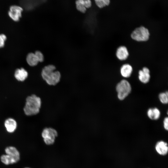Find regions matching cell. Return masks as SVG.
I'll use <instances>...</instances> for the list:
<instances>
[{
    "instance_id": "obj_1",
    "label": "cell",
    "mask_w": 168,
    "mask_h": 168,
    "mask_svg": "<svg viewBox=\"0 0 168 168\" xmlns=\"http://www.w3.org/2000/svg\"><path fill=\"white\" fill-rule=\"evenodd\" d=\"M41 76L43 79L49 85L55 86L60 81L61 74L57 69L56 66L54 64H47L42 68Z\"/></svg>"
},
{
    "instance_id": "obj_2",
    "label": "cell",
    "mask_w": 168,
    "mask_h": 168,
    "mask_svg": "<svg viewBox=\"0 0 168 168\" xmlns=\"http://www.w3.org/2000/svg\"><path fill=\"white\" fill-rule=\"evenodd\" d=\"M41 105V99L35 94L27 97L23 110L27 116H32L38 114L40 112Z\"/></svg>"
},
{
    "instance_id": "obj_3",
    "label": "cell",
    "mask_w": 168,
    "mask_h": 168,
    "mask_svg": "<svg viewBox=\"0 0 168 168\" xmlns=\"http://www.w3.org/2000/svg\"><path fill=\"white\" fill-rule=\"evenodd\" d=\"M116 90L118 99L123 100L130 93L132 88L130 83L127 80L123 79L117 84Z\"/></svg>"
},
{
    "instance_id": "obj_4",
    "label": "cell",
    "mask_w": 168,
    "mask_h": 168,
    "mask_svg": "<svg viewBox=\"0 0 168 168\" xmlns=\"http://www.w3.org/2000/svg\"><path fill=\"white\" fill-rule=\"evenodd\" d=\"M150 35V33L148 29L144 26H140L136 28L132 32L131 37L135 41L142 42L147 41Z\"/></svg>"
},
{
    "instance_id": "obj_5",
    "label": "cell",
    "mask_w": 168,
    "mask_h": 168,
    "mask_svg": "<svg viewBox=\"0 0 168 168\" xmlns=\"http://www.w3.org/2000/svg\"><path fill=\"white\" fill-rule=\"evenodd\" d=\"M58 135L57 131L52 128H44L41 133V136L44 142L47 145H51L54 144Z\"/></svg>"
},
{
    "instance_id": "obj_6",
    "label": "cell",
    "mask_w": 168,
    "mask_h": 168,
    "mask_svg": "<svg viewBox=\"0 0 168 168\" xmlns=\"http://www.w3.org/2000/svg\"><path fill=\"white\" fill-rule=\"evenodd\" d=\"M23 10L21 7L15 5L12 6L8 11L9 16L13 21H18L21 17Z\"/></svg>"
},
{
    "instance_id": "obj_7",
    "label": "cell",
    "mask_w": 168,
    "mask_h": 168,
    "mask_svg": "<svg viewBox=\"0 0 168 168\" xmlns=\"http://www.w3.org/2000/svg\"><path fill=\"white\" fill-rule=\"evenodd\" d=\"M45 1V0H20V2L24 9L30 11Z\"/></svg>"
},
{
    "instance_id": "obj_8",
    "label": "cell",
    "mask_w": 168,
    "mask_h": 168,
    "mask_svg": "<svg viewBox=\"0 0 168 168\" xmlns=\"http://www.w3.org/2000/svg\"><path fill=\"white\" fill-rule=\"evenodd\" d=\"M75 3L77 10L82 13H85L87 9L92 6L91 0H76Z\"/></svg>"
},
{
    "instance_id": "obj_9",
    "label": "cell",
    "mask_w": 168,
    "mask_h": 168,
    "mask_svg": "<svg viewBox=\"0 0 168 168\" xmlns=\"http://www.w3.org/2000/svg\"><path fill=\"white\" fill-rule=\"evenodd\" d=\"M138 74V79L142 83L146 84L149 81L151 76L150 70L148 68H143L139 71Z\"/></svg>"
},
{
    "instance_id": "obj_10",
    "label": "cell",
    "mask_w": 168,
    "mask_h": 168,
    "mask_svg": "<svg viewBox=\"0 0 168 168\" xmlns=\"http://www.w3.org/2000/svg\"><path fill=\"white\" fill-rule=\"evenodd\" d=\"M129 55L128 49L125 46H120L116 49V56L117 58L120 61H124L127 59Z\"/></svg>"
},
{
    "instance_id": "obj_11",
    "label": "cell",
    "mask_w": 168,
    "mask_h": 168,
    "mask_svg": "<svg viewBox=\"0 0 168 168\" xmlns=\"http://www.w3.org/2000/svg\"><path fill=\"white\" fill-rule=\"evenodd\" d=\"M4 125L7 131L10 133L14 132L17 128V122L15 120L12 118L7 119L4 122Z\"/></svg>"
},
{
    "instance_id": "obj_12",
    "label": "cell",
    "mask_w": 168,
    "mask_h": 168,
    "mask_svg": "<svg viewBox=\"0 0 168 168\" xmlns=\"http://www.w3.org/2000/svg\"><path fill=\"white\" fill-rule=\"evenodd\" d=\"M155 149L157 153L160 155L164 156L168 152L167 143L163 141L158 142L155 145Z\"/></svg>"
},
{
    "instance_id": "obj_13",
    "label": "cell",
    "mask_w": 168,
    "mask_h": 168,
    "mask_svg": "<svg viewBox=\"0 0 168 168\" xmlns=\"http://www.w3.org/2000/svg\"><path fill=\"white\" fill-rule=\"evenodd\" d=\"M133 71L132 66L128 63L123 64L121 67L120 70L121 75L125 78L130 77Z\"/></svg>"
},
{
    "instance_id": "obj_14",
    "label": "cell",
    "mask_w": 168,
    "mask_h": 168,
    "mask_svg": "<svg viewBox=\"0 0 168 168\" xmlns=\"http://www.w3.org/2000/svg\"><path fill=\"white\" fill-rule=\"evenodd\" d=\"M5 152L6 154L14 158L18 161L20 160V153L16 147L12 146H8L5 148Z\"/></svg>"
},
{
    "instance_id": "obj_15",
    "label": "cell",
    "mask_w": 168,
    "mask_h": 168,
    "mask_svg": "<svg viewBox=\"0 0 168 168\" xmlns=\"http://www.w3.org/2000/svg\"><path fill=\"white\" fill-rule=\"evenodd\" d=\"M28 73L23 68L16 69L14 73V77L18 81L23 82L27 77Z\"/></svg>"
},
{
    "instance_id": "obj_16",
    "label": "cell",
    "mask_w": 168,
    "mask_h": 168,
    "mask_svg": "<svg viewBox=\"0 0 168 168\" xmlns=\"http://www.w3.org/2000/svg\"><path fill=\"white\" fill-rule=\"evenodd\" d=\"M148 117L152 120H156L159 119L161 115V112L157 108H151L148 109L147 112Z\"/></svg>"
},
{
    "instance_id": "obj_17",
    "label": "cell",
    "mask_w": 168,
    "mask_h": 168,
    "mask_svg": "<svg viewBox=\"0 0 168 168\" xmlns=\"http://www.w3.org/2000/svg\"><path fill=\"white\" fill-rule=\"evenodd\" d=\"M0 160L2 163L6 165L12 164L18 162L15 158L6 154L1 156Z\"/></svg>"
},
{
    "instance_id": "obj_18",
    "label": "cell",
    "mask_w": 168,
    "mask_h": 168,
    "mask_svg": "<svg viewBox=\"0 0 168 168\" xmlns=\"http://www.w3.org/2000/svg\"><path fill=\"white\" fill-rule=\"evenodd\" d=\"M26 61L27 63L31 66H36L39 63L35 53H30L27 54Z\"/></svg>"
},
{
    "instance_id": "obj_19",
    "label": "cell",
    "mask_w": 168,
    "mask_h": 168,
    "mask_svg": "<svg viewBox=\"0 0 168 168\" xmlns=\"http://www.w3.org/2000/svg\"><path fill=\"white\" fill-rule=\"evenodd\" d=\"M96 5L100 8H102L108 6L110 3V0H94Z\"/></svg>"
},
{
    "instance_id": "obj_20",
    "label": "cell",
    "mask_w": 168,
    "mask_h": 168,
    "mask_svg": "<svg viewBox=\"0 0 168 168\" xmlns=\"http://www.w3.org/2000/svg\"><path fill=\"white\" fill-rule=\"evenodd\" d=\"M160 102L163 104H167L168 102V92L166 91L160 93L158 96Z\"/></svg>"
},
{
    "instance_id": "obj_21",
    "label": "cell",
    "mask_w": 168,
    "mask_h": 168,
    "mask_svg": "<svg viewBox=\"0 0 168 168\" xmlns=\"http://www.w3.org/2000/svg\"><path fill=\"white\" fill-rule=\"evenodd\" d=\"M35 54L37 58L39 63L43 62L44 60V57L43 54L40 50H36Z\"/></svg>"
},
{
    "instance_id": "obj_22",
    "label": "cell",
    "mask_w": 168,
    "mask_h": 168,
    "mask_svg": "<svg viewBox=\"0 0 168 168\" xmlns=\"http://www.w3.org/2000/svg\"><path fill=\"white\" fill-rule=\"evenodd\" d=\"M7 39L6 35L4 34H0V48L3 47L5 44V42Z\"/></svg>"
},
{
    "instance_id": "obj_23",
    "label": "cell",
    "mask_w": 168,
    "mask_h": 168,
    "mask_svg": "<svg viewBox=\"0 0 168 168\" xmlns=\"http://www.w3.org/2000/svg\"><path fill=\"white\" fill-rule=\"evenodd\" d=\"M163 127L167 131L168 130V118L166 117L163 120Z\"/></svg>"
},
{
    "instance_id": "obj_24",
    "label": "cell",
    "mask_w": 168,
    "mask_h": 168,
    "mask_svg": "<svg viewBox=\"0 0 168 168\" xmlns=\"http://www.w3.org/2000/svg\"><path fill=\"white\" fill-rule=\"evenodd\" d=\"M24 168H30L29 167H25Z\"/></svg>"
}]
</instances>
